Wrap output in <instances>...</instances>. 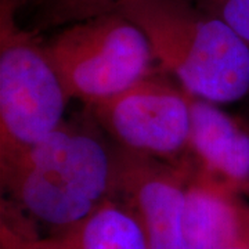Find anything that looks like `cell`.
Returning <instances> with one entry per match:
<instances>
[{
    "label": "cell",
    "instance_id": "obj_1",
    "mask_svg": "<svg viewBox=\"0 0 249 249\" xmlns=\"http://www.w3.org/2000/svg\"><path fill=\"white\" fill-rule=\"evenodd\" d=\"M147 36L154 62L180 88L214 104L249 93V46L190 0H134L122 11Z\"/></svg>",
    "mask_w": 249,
    "mask_h": 249
},
{
    "label": "cell",
    "instance_id": "obj_2",
    "mask_svg": "<svg viewBox=\"0 0 249 249\" xmlns=\"http://www.w3.org/2000/svg\"><path fill=\"white\" fill-rule=\"evenodd\" d=\"M112 160L101 142L58 129L1 162L3 186L28 213L58 230L88 217L109 198Z\"/></svg>",
    "mask_w": 249,
    "mask_h": 249
},
{
    "label": "cell",
    "instance_id": "obj_3",
    "mask_svg": "<svg viewBox=\"0 0 249 249\" xmlns=\"http://www.w3.org/2000/svg\"><path fill=\"white\" fill-rule=\"evenodd\" d=\"M42 49L68 98L88 106L127 89L155 64L147 36L122 13L61 28Z\"/></svg>",
    "mask_w": 249,
    "mask_h": 249
},
{
    "label": "cell",
    "instance_id": "obj_4",
    "mask_svg": "<svg viewBox=\"0 0 249 249\" xmlns=\"http://www.w3.org/2000/svg\"><path fill=\"white\" fill-rule=\"evenodd\" d=\"M0 157L9 160L60 129L68 96L39 36L17 22L16 9L0 13Z\"/></svg>",
    "mask_w": 249,
    "mask_h": 249
},
{
    "label": "cell",
    "instance_id": "obj_5",
    "mask_svg": "<svg viewBox=\"0 0 249 249\" xmlns=\"http://www.w3.org/2000/svg\"><path fill=\"white\" fill-rule=\"evenodd\" d=\"M89 107L129 151L172 155L188 145L190 93L173 88L154 72Z\"/></svg>",
    "mask_w": 249,
    "mask_h": 249
},
{
    "label": "cell",
    "instance_id": "obj_6",
    "mask_svg": "<svg viewBox=\"0 0 249 249\" xmlns=\"http://www.w3.org/2000/svg\"><path fill=\"white\" fill-rule=\"evenodd\" d=\"M186 190L184 173L150 155L124 150L112 160L109 196L139 220L147 249H193L183 231Z\"/></svg>",
    "mask_w": 249,
    "mask_h": 249
},
{
    "label": "cell",
    "instance_id": "obj_7",
    "mask_svg": "<svg viewBox=\"0 0 249 249\" xmlns=\"http://www.w3.org/2000/svg\"><path fill=\"white\" fill-rule=\"evenodd\" d=\"M188 147L208 175L226 186H249V132L214 103L190 94Z\"/></svg>",
    "mask_w": 249,
    "mask_h": 249
},
{
    "label": "cell",
    "instance_id": "obj_8",
    "mask_svg": "<svg viewBox=\"0 0 249 249\" xmlns=\"http://www.w3.org/2000/svg\"><path fill=\"white\" fill-rule=\"evenodd\" d=\"M232 190L206 178L187 186L183 231L191 248L249 247V208L237 201Z\"/></svg>",
    "mask_w": 249,
    "mask_h": 249
},
{
    "label": "cell",
    "instance_id": "obj_9",
    "mask_svg": "<svg viewBox=\"0 0 249 249\" xmlns=\"http://www.w3.org/2000/svg\"><path fill=\"white\" fill-rule=\"evenodd\" d=\"M37 249H147L134 214L114 198H107L79 223L52 237L37 238Z\"/></svg>",
    "mask_w": 249,
    "mask_h": 249
},
{
    "label": "cell",
    "instance_id": "obj_10",
    "mask_svg": "<svg viewBox=\"0 0 249 249\" xmlns=\"http://www.w3.org/2000/svg\"><path fill=\"white\" fill-rule=\"evenodd\" d=\"M134 0H24L19 10H29L28 32L39 36L49 29H61L90 18L121 13ZM17 11V13H18Z\"/></svg>",
    "mask_w": 249,
    "mask_h": 249
},
{
    "label": "cell",
    "instance_id": "obj_11",
    "mask_svg": "<svg viewBox=\"0 0 249 249\" xmlns=\"http://www.w3.org/2000/svg\"><path fill=\"white\" fill-rule=\"evenodd\" d=\"M209 13L223 19L249 46V0H205Z\"/></svg>",
    "mask_w": 249,
    "mask_h": 249
},
{
    "label": "cell",
    "instance_id": "obj_12",
    "mask_svg": "<svg viewBox=\"0 0 249 249\" xmlns=\"http://www.w3.org/2000/svg\"><path fill=\"white\" fill-rule=\"evenodd\" d=\"M35 237L17 226H11L7 220H1L0 249H37Z\"/></svg>",
    "mask_w": 249,
    "mask_h": 249
},
{
    "label": "cell",
    "instance_id": "obj_13",
    "mask_svg": "<svg viewBox=\"0 0 249 249\" xmlns=\"http://www.w3.org/2000/svg\"><path fill=\"white\" fill-rule=\"evenodd\" d=\"M1 1H6V3H10V4H13V6L16 7V10L18 11L19 6L22 4V1H24V0H1Z\"/></svg>",
    "mask_w": 249,
    "mask_h": 249
},
{
    "label": "cell",
    "instance_id": "obj_14",
    "mask_svg": "<svg viewBox=\"0 0 249 249\" xmlns=\"http://www.w3.org/2000/svg\"><path fill=\"white\" fill-rule=\"evenodd\" d=\"M227 249H249V247H232V248H227Z\"/></svg>",
    "mask_w": 249,
    "mask_h": 249
},
{
    "label": "cell",
    "instance_id": "obj_15",
    "mask_svg": "<svg viewBox=\"0 0 249 249\" xmlns=\"http://www.w3.org/2000/svg\"><path fill=\"white\" fill-rule=\"evenodd\" d=\"M247 190H248V191H249V186H248V187H247Z\"/></svg>",
    "mask_w": 249,
    "mask_h": 249
}]
</instances>
